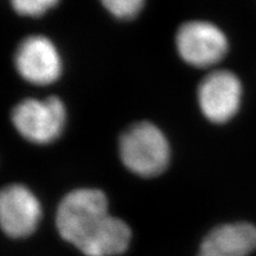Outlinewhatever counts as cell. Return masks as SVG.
<instances>
[{
    "mask_svg": "<svg viewBox=\"0 0 256 256\" xmlns=\"http://www.w3.org/2000/svg\"><path fill=\"white\" fill-rule=\"evenodd\" d=\"M56 228L60 238L86 256H115L130 246V226L108 214V200L98 188H75L60 202Z\"/></svg>",
    "mask_w": 256,
    "mask_h": 256,
    "instance_id": "obj_1",
    "label": "cell"
},
{
    "mask_svg": "<svg viewBox=\"0 0 256 256\" xmlns=\"http://www.w3.org/2000/svg\"><path fill=\"white\" fill-rule=\"evenodd\" d=\"M124 165L142 177L162 174L170 162V145L165 134L148 121L130 124L119 139Z\"/></svg>",
    "mask_w": 256,
    "mask_h": 256,
    "instance_id": "obj_2",
    "label": "cell"
},
{
    "mask_svg": "<svg viewBox=\"0 0 256 256\" xmlns=\"http://www.w3.org/2000/svg\"><path fill=\"white\" fill-rule=\"evenodd\" d=\"M66 107L60 98L43 100L28 98L18 102L11 113L16 130L28 142L49 144L62 133L66 124Z\"/></svg>",
    "mask_w": 256,
    "mask_h": 256,
    "instance_id": "obj_3",
    "label": "cell"
},
{
    "mask_svg": "<svg viewBox=\"0 0 256 256\" xmlns=\"http://www.w3.org/2000/svg\"><path fill=\"white\" fill-rule=\"evenodd\" d=\"M176 46L182 58L196 66H212L228 51L226 34L206 20H188L179 26Z\"/></svg>",
    "mask_w": 256,
    "mask_h": 256,
    "instance_id": "obj_4",
    "label": "cell"
},
{
    "mask_svg": "<svg viewBox=\"0 0 256 256\" xmlns=\"http://www.w3.org/2000/svg\"><path fill=\"white\" fill-rule=\"evenodd\" d=\"M242 98V84L229 70H214L198 86V104L206 119L226 122L238 113Z\"/></svg>",
    "mask_w": 256,
    "mask_h": 256,
    "instance_id": "obj_5",
    "label": "cell"
},
{
    "mask_svg": "<svg viewBox=\"0 0 256 256\" xmlns=\"http://www.w3.org/2000/svg\"><path fill=\"white\" fill-rule=\"evenodd\" d=\"M14 66L22 78L40 86L56 81L62 72L58 50L50 38L42 34H31L19 43Z\"/></svg>",
    "mask_w": 256,
    "mask_h": 256,
    "instance_id": "obj_6",
    "label": "cell"
},
{
    "mask_svg": "<svg viewBox=\"0 0 256 256\" xmlns=\"http://www.w3.org/2000/svg\"><path fill=\"white\" fill-rule=\"evenodd\" d=\"M40 220V204L30 188L10 184L0 192V226L10 238H26Z\"/></svg>",
    "mask_w": 256,
    "mask_h": 256,
    "instance_id": "obj_7",
    "label": "cell"
},
{
    "mask_svg": "<svg viewBox=\"0 0 256 256\" xmlns=\"http://www.w3.org/2000/svg\"><path fill=\"white\" fill-rule=\"evenodd\" d=\"M256 250V226L248 222L215 226L203 238L200 252L216 256H248Z\"/></svg>",
    "mask_w": 256,
    "mask_h": 256,
    "instance_id": "obj_8",
    "label": "cell"
},
{
    "mask_svg": "<svg viewBox=\"0 0 256 256\" xmlns=\"http://www.w3.org/2000/svg\"><path fill=\"white\" fill-rule=\"evenodd\" d=\"M102 4L112 14L121 19L136 17L144 6L142 0H104Z\"/></svg>",
    "mask_w": 256,
    "mask_h": 256,
    "instance_id": "obj_9",
    "label": "cell"
},
{
    "mask_svg": "<svg viewBox=\"0 0 256 256\" xmlns=\"http://www.w3.org/2000/svg\"><path fill=\"white\" fill-rule=\"evenodd\" d=\"M56 4V0H14L11 2L12 8L24 16H40Z\"/></svg>",
    "mask_w": 256,
    "mask_h": 256,
    "instance_id": "obj_10",
    "label": "cell"
},
{
    "mask_svg": "<svg viewBox=\"0 0 256 256\" xmlns=\"http://www.w3.org/2000/svg\"><path fill=\"white\" fill-rule=\"evenodd\" d=\"M198 256H216V255H214V254H209V252H200V254H198Z\"/></svg>",
    "mask_w": 256,
    "mask_h": 256,
    "instance_id": "obj_11",
    "label": "cell"
}]
</instances>
